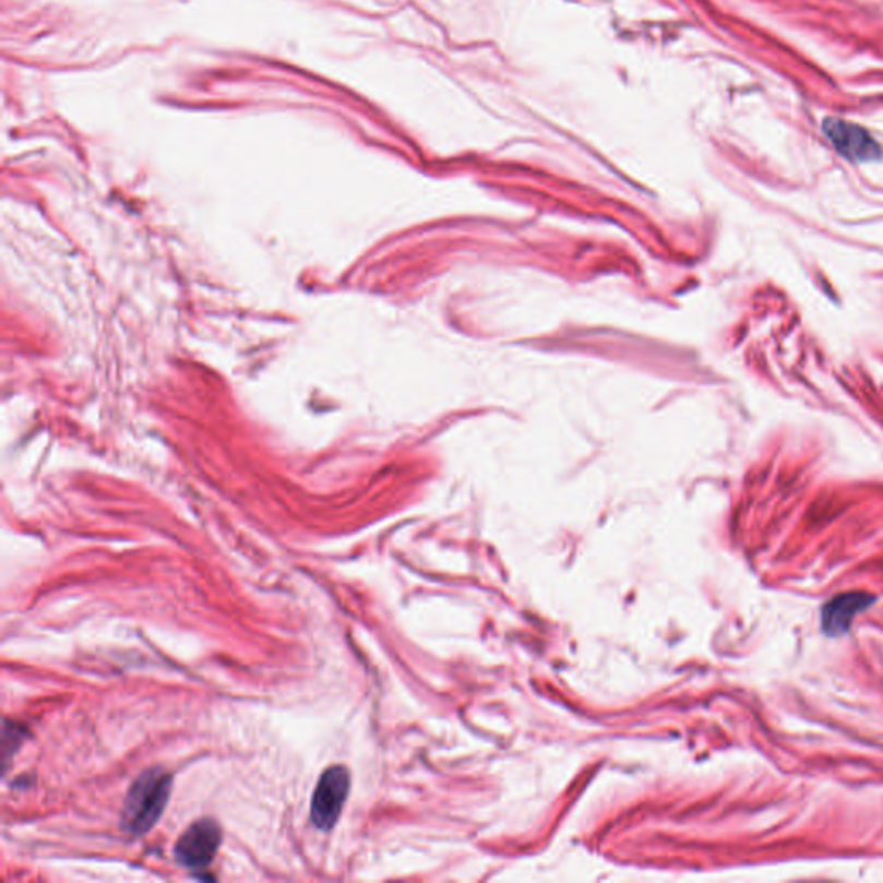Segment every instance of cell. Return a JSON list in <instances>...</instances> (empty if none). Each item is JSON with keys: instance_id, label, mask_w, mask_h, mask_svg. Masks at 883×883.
I'll return each instance as SVG.
<instances>
[{"instance_id": "6da1fadb", "label": "cell", "mask_w": 883, "mask_h": 883, "mask_svg": "<svg viewBox=\"0 0 883 883\" xmlns=\"http://www.w3.org/2000/svg\"><path fill=\"white\" fill-rule=\"evenodd\" d=\"M174 778L165 768L145 769L128 790L121 826L132 835L147 834L159 822L171 796Z\"/></svg>"}, {"instance_id": "7a4b0ae2", "label": "cell", "mask_w": 883, "mask_h": 883, "mask_svg": "<svg viewBox=\"0 0 883 883\" xmlns=\"http://www.w3.org/2000/svg\"><path fill=\"white\" fill-rule=\"evenodd\" d=\"M349 789L350 775L344 766H332L321 775L311 801V822L318 831H332L344 810Z\"/></svg>"}, {"instance_id": "3957f363", "label": "cell", "mask_w": 883, "mask_h": 883, "mask_svg": "<svg viewBox=\"0 0 883 883\" xmlns=\"http://www.w3.org/2000/svg\"><path fill=\"white\" fill-rule=\"evenodd\" d=\"M222 846V828L213 820H199L175 847L178 863L192 870H202L213 863L214 856Z\"/></svg>"}, {"instance_id": "277c9868", "label": "cell", "mask_w": 883, "mask_h": 883, "mask_svg": "<svg viewBox=\"0 0 883 883\" xmlns=\"http://www.w3.org/2000/svg\"><path fill=\"white\" fill-rule=\"evenodd\" d=\"M823 132L831 140L835 151L852 163H871L882 157V147L870 133L859 124L838 118L823 121Z\"/></svg>"}, {"instance_id": "5b68a950", "label": "cell", "mask_w": 883, "mask_h": 883, "mask_svg": "<svg viewBox=\"0 0 883 883\" xmlns=\"http://www.w3.org/2000/svg\"><path fill=\"white\" fill-rule=\"evenodd\" d=\"M875 602L876 597L868 592H847L832 597L822 609L823 633L828 637H840L850 629L859 612L867 611Z\"/></svg>"}]
</instances>
